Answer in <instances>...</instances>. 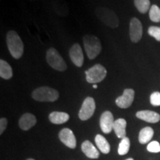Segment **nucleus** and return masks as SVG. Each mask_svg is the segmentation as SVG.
Listing matches in <instances>:
<instances>
[{
  "instance_id": "1",
  "label": "nucleus",
  "mask_w": 160,
  "mask_h": 160,
  "mask_svg": "<svg viewBox=\"0 0 160 160\" xmlns=\"http://www.w3.org/2000/svg\"><path fill=\"white\" fill-rule=\"evenodd\" d=\"M6 42L11 55L16 59L22 57L24 44L19 34L15 31H9L6 37Z\"/></svg>"
},
{
  "instance_id": "2",
  "label": "nucleus",
  "mask_w": 160,
  "mask_h": 160,
  "mask_svg": "<svg viewBox=\"0 0 160 160\" xmlns=\"http://www.w3.org/2000/svg\"><path fill=\"white\" fill-rule=\"evenodd\" d=\"M95 15L102 22L111 28H117L119 25V20L113 10L104 7H97Z\"/></svg>"
},
{
  "instance_id": "3",
  "label": "nucleus",
  "mask_w": 160,
  "mask_h": 160,
  "mask_svg": "<svg viewBox=\"0 0 160 160\" xmlns=\"http://www.w3.org/2000/svg\"><path fill=\"white\" fill-rule=\"evenodd\" d=\"M31 97L38 102H53L57 101L59 97V92L57 90L48 86H42L37 88L32 92Z\"/></svg>"
},
{
  "instance_id": "4",
  "label": "nucleus",
  "mask_w": 160,
  "mask_h": 160,
  "mask_svg": "<svg viewBox=\"0 0 160 160\" xmlns=\"http://www.w3.org/2000/svg\"><path fill=\"white\" fill-rule=\"evenodd\" d=\"M83 45L89 59H94L102 51V44L99 39L93 35H85Z\"/></svg>"
},
{
  "instance_id": "5",
  "label": "nucleus",
  "mask_w": 160,
  "mask_h": 160,
  "mask_svg": "<svg viewBox=\"0 0 160 160\" xmlns=\"http://www.w3.org/2000/svg\"><path fill=\"white\" fill-rule=\"evenodd\" d=\"M46 61L52 68L58 71H65L67 70V64L54 48H51L46 52Z\"/></svg>"
},
{
  "instance_id": "6",
  "label": "nucleus",
  "mask_w": 160,
  "mask_h": 160,
  "mask_svg": "<svg viewBox=\"0 0 160 160\" xmlns=\"http://www.w3.org/2000/svg\"><path fill=\"white\" fill-rule=\"evenodd\" d=\"M86 81L91 84H97L102 82L107 76V70L103 65L97 64L85 71Z\"/></svg>"
},
{
  "instance_id": "7",
  "label": "nucleus",
  "mask_w": 160,
  "mask_h": 160,
  "mask_svg": "<svg viewBox=\"0 0 160 160\" xmlns=\"http://www.w3.org/2000/svg\"><path fill=\"white\" fill-rule=\"evenodd\" d=\"M95 110L96 103L93 98L90 97L85 98L79 111V118L82 121H86L91 118Z\"/></svg>"
},
{
  "instance_id": "8",
  "label": "nucleus",
  "mask_w": 160,
  "mask_h": 160,
  "mask_svg": "<svg viewBox=\"0 0 160 160\" xmlns=\"http://www.w3.org/2000/svg\"><path fill=\"white\" fill-rule=\"evenodd\" d=\"M142 25L137 18L133 17L131 19L129 25V35L132 42H139L142 37Z\"/></svg>"
},
{
  "instance_id": "9",
  "label": "nucleus",
  "mask_w": 160,
  "mask_h": 160,
  "mask_svg": "<svg viewBox=\"0 0 160 160\" xmlns=\"http://www.w3.org/2000/svg\"><path fill=\"white\" fill-rule=\"evenodd\" d=\"M135 92L131 88L124 90L123 94L116 99V104L120 108H128L134 100Z\"/></svg>"
},
{
  "instance_id": "10",
  "label": "nucleus",
  "mask_w": 160,
  "mask_h": 160,
  "mask_svg": "<svg viewBox=\"0 0 160 160\" xmlns=\"http://www.w3.org/2000/svg\"><path fill=\"white\" fill-rule=\"evenodd\" d=\"M114 119L112 113L109 111L103 112L99 120V125L102 131L105 133H110L113 131Z\"/></svg>"
},
{
  "instance_id": "11",
  "label": "nucleus",
  "mask_w": 160,
  "mask_h": 160,
  "mask_svg": "<svg viewBox=\"0 0 160 160\" xmlns=\"http://www.w3.org/2000/svg\"><path fill=\"white\" fill-rule=\"evenodd\" d=\"M59 138L64 145L70 148L73 149L77 147V140H76L75 135L71 129L65 128L61 130L59 133Z\"/></svg>"
},
{
  "instance_id": "12",
  "label": "nucleus",
  "mask_w": 160,
  "mask_h": 160,
  "mask_svg": "<svg viewBox=\"0 0 160 160\" xmlns=\"http://www.w3.org/2000/svg\"><path fill=\"white\" fill-rule=\"evenodd\" d=\"M69 56L72 62L77 67H82L84 63V55L82 49L79 44L75 43L72 45L69 51Z\"/></svg>"
},
{
  "instance_id": "13",
  "label": "nucleus",
  "mask_w": 160,
  "mask_h": 160,
  "mask_svg": "<svg viewBox=\"0 0 160 160\" xmlns=\"http://www.w3.org/2000/svg\"><path fill=\"white\" fill-rule=\"evenodd\" d=\"M37 124V118L33 114L26 113L20 117L19 120V128L23 131H28Z\"/></svg>"
},
{
  "instance_id": "14",
  "label": "nucleus",
  "mask_w": 160,
  "mask_h": 160,
  "mask_svg": "<svg viewBox=\"0 0 160 160\" xmlns=\"http://www.w3.org/2000/svg\"><path fill=\"white\" fill-rule=\"evenodd\" d=\"M136 117L138 119L143 120L149 123H157L160 120V115L155 111H139L136 113Z\"/></svg>"
},
{
  "instance_id": "15",
  "label": "nucleus",
  "mask_w": 160,
  "mask_h": 160,
  "mask_svg": "<svg viewBox=\"0 0 160 160\" xmlns=\"http://www.w3.org/2000/svg\"><path fill=\"white\" fill-rule=\"evenodd\" d=\"M82 151L86 157L91 159H98L99 157V152L97 148L88 140H86L82 144Z\"/></svg>"
},
{
  "instance_id": "16",
  "label": "nucleus",
  "mask_w": 160,
  "mask_h": 160,
  "mask_svg": "<svg viewBox=\"0 0 160 160\" xmlns=\"http://www.w3.org/2000/svg\"><path fill=\"white\" fill-rule=\"evenodd\" d=\"M49 120L51 122L55 125H61L67 122L70 119L68 113L65 112L60 111H53L49 114Z\"/></svg>"
},
{
  "instance_id": "17",
  "label": "nucleus",
  "mask_w": 160,
  "mask_h": 160,
  "mask_svg": "<svg viewBox=\"0 0 160 160\" xmlns=\"http://www.w3.org/2000/svg\"><path fill=\"white\" fill-rule=\"evenodd\" d=\"M126 126H127V122L122 118L118 119L114 122L113 130L119 139H123L126 137Z\"/></svg>"
},
{
  "instance_id": "18",
  "label": "nucleus",
  "mask_w": 160,
  "mask_h": 160,
  "mask_svg": "<svg viewBox=\"0 0 160 160\" xmlns=\"http://www.w3.org/2000/svg\"><path fill=\"white\" fill-rule=\"evenodd\" d=\"M95 142L97 148L99 149V151L102 153L108 154L111 151V146L108 142V140L105 139L103 136L97 134L95 137Z\"/></svg>"
},
{
  "instance_id": "19",
  "label": "nucleus",
  "mask_w": 160,
  "mask_h": 160,
  "mask_svg": "<svg viewBox=\"0 0 160 160\" xmlns=\"http://www.w3.org/2000/svg\"><path fill=\"white\" fill-rule=\"evenodd\" d=\"M0 77L4 79L8 80L13 77V70L11 66L5 60H0Z\"/></svg>"
},
{
  "instance_id": "20",
  "label": "nucleus",
  "mask_w": 160,
  "mask_h": 160,
  "mask_svg": "<svg viewBox=\"0 0 160 160\" xmlns=\"http://www.w3.org/2000/svg\"><path fill=\"white\" fill-rule=\"evenodd\" d=\"M153 130L151 127H145L140 131L139 141L141 144H146L151 141L153 137Z\"/></svg>"
},
{
  "instance_id": "21",
  "label": "nucleus",
  "mask_w": 160,
  "mask_h": 160,
  "mask_svg": "<svg viewBox=\"0 0 160 160\" xmlns=\"http://www.w3.org/2000/svg\"><path fill=\"white\" fill-rule=\"evenodd\" d=\"M134 5L140 13H146L151 8V2L150 0H134Z\"/></svg>"
},
{
  "instance_id": "22",
  "label": "nucleus",
  "mask_w": 160,
  "mask_h": 160,
  "mask_svg": "<svg viewBox=\"0 0 160 160\" xmlns=\"http://www.w3.org/2000/svg\"><path fill=\"white\" fill-rule=\"evenodd\" d=\"M130 145H131V142H130L129 138L126 137L122 139L119 145V148H118V153L121 156L125 155L126 153H128Z\"/></svg>"
},
{
  "instance_id": "23",
  "label": "nucleus",
  "mask_w": 160,
  "mask_h": 160,
  "mask_svg": "<svg viewBox=\"0 0 160 160\" xmlns=\"http://www.w3.org/2000/svg\"><path fill=\"white\" fill-rule=\"evenodd\" d=\"M150 19L153 22H160V8L157 5H153L149 10Z\"/></svg>"
},
{
  "instance_id": "24",
  "label": "nucleus",
  "mask_w": 160,
  "mask_h": 160,
  "mask_svg": "<svg viewBox=\"0 0 160 160\" xmlns=\"http://www.w3.org/2000/svg\"><path fill=\"white\" fill-rule=\"evenodd\" d=\"M148 33L151 37H153L158 42H160V27L151 26L148 30Z\"/></svg>"
},
{
  "instance_id": "25",
  "label": "nucleus",
  "mask_w": 160,
  "mask_h": 160,
  "mask_svg": "<svg viewBox=\"0 0 160 160\" xmlns=\"http://www.w3.org/2000/svg\"><path fill=\"white\" fill-rule=\"evenodd\" d=\"M147 150L151 153L160 152V144L157 141H152L147 146Z\"/></svg>"
},
{
  "instance_id": "26",
  "label": "nucleus",
  "mask_w": 160,
  "mask_h": 160,
  "mask_svg": "<svg viewBox=\"0 0 160 160\" xmlns=\"http://www.w3.org/2000/svg\"><path fill=\"white\" fill-rule=\"evenodd\" d=\"M150 102L153 106H160V93L159 91H155L151 93L150 97Z\"/></svg>"
},
{
  "instance_id": "27",
  "label": "nucleus",
  "mask_w": 160,
  "mask_h": 160,
  "mask_svg": "<svg viewBox=\"0 0 160 160\" xmlns=\"http://www.w3.org/2000/svg\"><path fill=\"white\" fill-rule=\"evenodd\" d=\"M8 125V120L6 118H1L0 119V134H2L3 132L5 131Z\"/></svg>"
},
{
  "instance_id": "28",
  "label": "nucleus",
  "mask_w": 160,
  "mask_h": 160,
  "mask_svg": "<svg viewBox=\"0 0 160 160\" xmlns=\"http://www.w3.org/2000/svg\"><path fill=\"white\" fill-rule=\"evenodd\" d=\"M93 88H94V89H97V84H94V85H93Z\"/></svg>"
},
{
  "instance_id": "29",
  "label": "nucleus",
  "mask_w": 160,
  "mask_h": 160,
  "mask_svg": "<svg viewBox=\"0 0 160 160\" xmlns=\"http://www.w3.org/2000/svg\"><path fill=\"white\" fill-rule=\"evenodd\" d=\"M126 160H133V159H132V158H129V159H127Z\"/></svg>"
},
{
  "instance_id": "30",
  "label": "nucleus",
  "mask_w": 160,
  "mask_h": 160,
  "mask_svg": "<svg viewBox=\"0 0 160 160\" xmlns=\"http://www.w3.org/2000/svg\"><path fill=\"white\" fill-rule=\"evenodd\" d=\"M27 160H35V159H27Z\"/></svg>"
},
{
  "instance_id": "31",
  "label": "nucleus",
  "mask_w": 160,
  "mask_h": 160,
  "mask_svg": "<svg viewBox=\"0 0 160 160\" xmlns=\"http://www.w3.org/2000/svg\"><path fill=\"white\" fill-rule=\"evenodd\" d=\"M30 1H37V0H30Z\"/></svg>"
}]
</instances>
